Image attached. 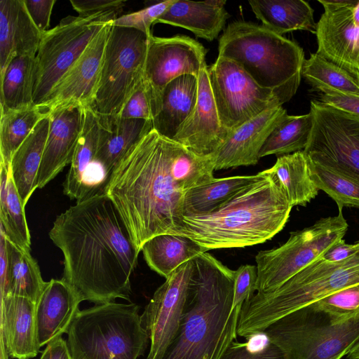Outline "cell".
<instances>
[{"instance_id": "cell-1", "label": "cell", "mask_w": 359, "mask_h": 359, "mask_svg": "<svg viewBox=\"0 0 359 359\" xmlns=\"http://www.w3.org/2000/svg\"><path fill=\"white\" fill-rule=\"evenodd\" d=\"M62 252V280L81 301L129 300L140 250L111 198L98 193L60 214L49 231Z\"/></svg>"}, {"instance_id": "cell-2", "label": "cell", "mask_w": 359, "mask_h": 359, "mask_svg": "<svg viewBox=\"0 0 359 359\" xmlns=\"http://www.w3.org/2000/svg\"><path fill=\"white\" fill-rule=\"evenodd\" d=\"M176 144L152 129L126 153L104 187L140 251L151 238L171 233L182 220L185 193L171 172Z\"/></svg>"}, {"instance_id": "cell-3", "label": "cell", "mask_w": 359, "mask_h": 359, "mask_svg": "<svg viewBox=\"0 0 359 359\" xmlns=\"http://www.w3.org/2000/svg\"><path fill=\"white\" fill-rule=\"evenodd\" d=\"M192 260L180 327L161 359H219L236 339L241 309L233 307L234 271L207 252Z\"/></svg>"}, {"instance_id": "cell-4", "label": "cell", "mask_w": 359, "mask_h": 359, "mask_svg": "<svg viewBox=\"0 0 359 359\" xmlns=\"http://www.w3.org/2000/svg\"><path fill=\"white\" fill-rule=\"evenodd\" d=\"M216 211L184 214L171 232L189 238L208 250L244 248L266 242L287 223L292 206L264 170Z\"/></svg>"}, {"instance_id": "cell-5", "label": "cell", "mask_w": 359, "mask_h": 359, "mask_svg": "<svg viewBox=\"0 0 359 359\" xmlns=\"http://www.w3.org/2000/svg\"><path fill=\"white\" fill-rule=\"evenodd\" d=\"M218 57L233 61L259 86L272 90L282 104L295 95L305 60L294 41L262 25L235 21L219 41Z\"/></svg>"}, {"instance_id": "cell-6", "label": "cell", "mask_w": 359, "mask_h": 359, "mask_svg": "<svg viewBox=\"0 0 359 359\" xmlns=\"http://www.w3.org/2000/svg\"><path fill=\"white\" fill-rule=\"evenodd\" d=\"M359 283V250L340 262L319 258L276 290L257 292L242 306L237 334L262 332L280 318L346 287Z\"/></svg>"}, {"instance_id": "cell-7", "label": "cell", "mask_w": 359, "mask_h": 359, "mask_svg": "<svg viewBox=\"0 0 359 359\" xmlns=\"http://www.w3.org/2000/svg\"><path fill=\"white\" fill-rule=\"evenodd\" d=\"M140 307L114 302L79 311L67 334L72 359H137L149 339Z\"/></svg>"}, {"instance_id": "cell-8", "label": "cell", "mask_w": 359, "mask_h": 359, "mask_svg": "<svg viewBox=\"0 0 359 359\" xmlns=\"http://www.w3.org/2000/svg\"><path fill=\"white\" fill-rule=\"evenodd\" d=\"M262 332L289 359H341L359 341V313L334 322L306 306L274 321Z\"/></svg>"}, {"instance_id": "cell-9", "label": "cell", "mask_w": 359, "mask_h": 359, "mask_svg": "<svg viewBox=\"0 0 359 359\" xmlns=\"http://www.w3.org/2000/svg\"><path fill=\"white\" fill-rule=\"evenodd\" d=\"M149 36L111 26L91 107L101 118L118 116L143 79Z\"/></svg>"}, {"instance_id": "cell-10", "label": "cell", "mask_w": 359, "mask_h": 359, "mask_svg": "<svg viewBox=\"0 0 359 359\" xmlns=\"http://www.w3.org/2000/svg\"><path fill=\"white\" fill-rule=\"evenodd\" d=\"M348 224L342 209L337 215L322 218L312 226L291 232L278 248L261 250L255 257L257 292H271L286 282L343 239Z\"/></svg>"}, {"instance_id": "cell-11", "label": "cell", "mask_w": 359, "mask_h": 359, "mask_svg": "<svg viewBox=\"0 0 359 359\" xmlns=\"http://www.w3.org/2000/svg\"><path fill=\"white\" fill-rule=\"evenodd\" d=\"M119 14L108 11L86 16L69 15L43 34L36 55L34 104L44 102L54 86L94 37Z\"/></svg>"}, {"instance_id": "cell-12", "label": "cell", "mask_w": 359, "mask_h": 359, "mask_svg": "<svg viewBox=\"0 0 359 359\" xmlns=\"http://www.w3.org/2000/svg\"><path fill=\"white\" fill-rule=\"evenodd\" d=\"M208 72L220 121L229 132L271 107L283 105L272 90L259 86L231 60L217 57Z\"/></svg>"}, {"instance_id": "cell-13", "label": "cell", "mask_w": 359, "mask_h": 359, "mask_svg": "<svg viewBox=\"0 0 359 359\" xmlns=\"http://www.w3.org/2000/svg\"><path fill=\"white\" fill-rule=\"evenodd\" d=\"M206 52L201 43L189 36L149 37L143 83L154 118L161 110L167 84L184 74L198 77L207 66Z\"/></svg>"}, {"instance_id": "cell-14", "label": "cell", "mask_w": 359, "mask_h": 359, "mask_svg": "<svg viewBox=\"0 0 359 359\" xmlns=\"http://www.w3.org/2000/svg\"><path fill=\"white\" fill-rule=\"evenodd\" d=\"M313 127L304 151L309 159L359 182V140L337 109L311 101Z\"/></svg>"}, {"instance_id": "cell-15", "label": "cell", "mask_w": 359, "mask_h": 359, "mask_svg": "<svg viewBox=\"0 0 359 359\" xmlns=\"http://www.w3.org/2000/svg\"><path fill=\"white\" fill-rule=\"evenodd\" d=\"M192 259L180 266L165 278L141 316L151 342L147 359H161L177 332L193 272Z\"/></svg>"}, {"instance_id": "cell-16", "label": "cell", "mask_w": 359, "mask_h": 359, "mask_svg": "<svg viewBox=\"0 0 359 359\" xmlns=\"http://www.w3.org/2000/svg\"><path fill=\"white\" fill-rule=\"evenodd\" d=\"M112 22L107 23L98 32L39 105L49 112L71 105L84 108L93 106Z\"/></svg>"}, {"instance_id": "cell-17", "label": "cell", "mask_w": 359, "mask_h": 359, "mask_svg": "<svg viewBox=\"0 0 359 359\" xmlns=\"http://www.w3.org/2000/svg\"><path fill=\"white\" fill-rule=\"evenodd\" d=\"M324 13L316 23V53L350 74L359 84L357 42L359 29L353 24L352 13L358 1L344 7H335L318 1Z\"/></svg>"}, {"instance_id": "cell-18", "label": "cell", "mask_w": 359, "mask_h": 359, "mask_svg": "<svg viewBox=\"0 0 359 359\" xmlns=\"http://www.w3.org/2000/svg\"><path fill=\"white\" fill-rule=\"evenodd\" d=\"M230 133L220 121L206 66L198 76V97L194 109L172 140L200 156H210Z\"/></svg>"}, {"instance_id": "cell-19", "label": "cell", "mask_w": 359, "mask_h": 359, "mask_svg": "<svg viewBox=\"0 0 359 359\" xmlns=\"http://www.w3.org/2000/svg\"><path fill=\"white\" fill-rule=\"evenodd\" d=\"M50 127L36 178L42 189L71 164L82 130L84 107L71 105L49 112Z\"/></svg>"}, {"instance_id": "cell-20", "label": "cell", "mask_w": 359, "mask_h": 359, "mask_svg": "<svg viewBox=\"0 0 359 359\" xmlns=\"http://www.w3.org/2000/svg\"><path fill=\"white\" fill-rule=\"evenodd\" d=\"M288 114L282 106L271 107L233 130L212 156L215 170L256 165L266 139Z\"/></svg>"}, {"instance_id": "cell-21", "label": "cell", "mask_w": 359, "mask_h": 359, "mask_svg": "<svg viewBox=\"0 0 359 359\" xmlns=\"http://www.w3.org/2000/svg\"><path fill=\"white\" fill-rule=\"evenodd\" d=\"M82 301L64 280L51 279L36 304V325L41 347L67 333Z\"/></svg>"}, {"instance_id": "cell-22", "label": "cell", "mask_w": 359, "mask_h": 359, "mask_svg": "<svg viewBox=\"0 0 359 359\" xmlns=\"http://www.w3.org/2000/svg\"><path fill=\"white\" fill-rule=\"evenodd\" d=\"M36 304L28 298L13 294L1 299V341L13 358L30 359L39 353Z\"/></svg>"}, {"instance_id": "cell-23", "label": "cell", "mask_w": 359, "mask_h": 359, "mask_svg": "<svg viewBox=\"0 0 359 359\" xmlns=\"http://www.w3.org/2000/svg\"><path fill=\"white\" fill-rule=\"evenodd\" d=\"M42 35L31 19L24 0H1L0 76L15 57L36 55Z\"/></svg>"}, {"instance_id": "cell-24", "label": "cell", "mask_w": 359, "mask_h": 359, "mask_svg": "<svg viewBox=\"0 0 359 359\" xmlns=\"http://www.w3.org/2000/svg\"><path fill=\"white\" fill-rule=\"evenodd\" d=\"M99 118V147L94 164H99L104 174V189L114 168L130 149L153 129V123L152 121L120 116Z\"/></svg>"}, {"instance_id": "cell-25", "label": "cell", "mask_w": 359, "mask_h": 359, "mask_svg": "<svg viewBox=\"0 0 359 359\" xmlns=\"http://www.w3.org/2000/svg\"><path fill=\"white\" fill-rule=\"evenodd\" d=\"M226 1H191L175 0L156 23L180 27L208 41L215 39L224 27L229 14Z\"/></svg>"}, {"instance_id": "cell-26", "label": "cell", "mask_w": 359, "mask_h": 359, "mask_svg": "<svg viewBox=\"0 0 359 359\" xmlns=\"http://www.w3.org/2000/svg\"><path fill=\"white\" fill-rule=\"evenodd\" d=\"M197 97L198 77L184 74L172 80L163 90L161 110L152 120L153 129L172 140L194 110Z\"/></svg>"}, {"instance_id": "cell-27", "label": "cell", "mask_w": 359, "mask_h": 359, "mask_svg": "<svg viewBox=\"0 0 359 359\" xmlns=\"http://www.w3.org/2000/svg\"><path fill=\"white\" fill-rule=\"evenodd\" d=\"M100 123L91 107L84 108V121L78 144L63 183V193L79 201L87 191V183L99 147Z\"/></svg>"}, {"instance_id": "cell-28", "label": "cell", "mask_w": 359, "mask_h": 359, "mask_svg": "<svg viewBox=\"0 0 359 359\" xmlns=\"http://www.w3.org/2000/svg\"><path fill=\"white\" fill-rule=\"evenodd\" d=\"M50 114L41 120L13 156L10 171L24 206L37 189L36 178L50 127Z\"/></svg>"}, {"instance_id": "cell-29", "label": "cell", "mask_w": 359, "mask_h": 359, "mask_svg": "<svg viewBox=\"0 0 359 359\" xmlns=\"http://www.w3.org/2000/svg\"><path fill=\"white\" fill-rule=\"evenodd\" d=\"M255 17L262 26L271 32L283 34L306 30L313 34L316 23L314 11L303 0H250L248 1Z\"/></svg>"}, {"instance_id": "cell-30", "label": "cell", "mask_w": 359, "mask_h": 359, "mask_svg": "<svg viewBox=\"0 0 359 359\" xmlns=\"http://www.w3.org/2000/svg\"><path fill=\"white\" fill-rule=\"evenodd\" d=\"M264 171L292 207L305 206L318 195L319 189L311 178L309 158L304 151L279 156L275 164Z\"/></svg>"}, {"instance_id": "cell-31", "label": "cell", "mask_w": 359, "mask_h": 359, "mask_svg": "<svg viewBox=\"0 0 359 359\" xmlns=\"http://www.w3.org/2000/svg\"><path fill=\"white\" fill-rule=\"evenodd\" d=\"M141 251L149 268L167 278L180 266L208 250L185 236L163 233L147 241Z\"/></svg>"}, {"instance_id": "cell-32", "label": "cell", "mask_w": 359, "mask_h": 359, "mask_svg": "<svg viewBox=\"0 0 359 359\" xmlns=\"http://www.w3.org/2000/svg\"><path fill=\"white\" fill-rule=\"evenodd\" d=\"M259 176L258 172L255 175L214 178L189 189L184 195V214L205 215L216 211Z\"/></svg>"}, {"instance_id": "cell-33", "label": "cell", "mask_w": 359, "mask_h": 359, "mask_svg": "<svg viewBox=\"0 0 359 359\" xmlns=\"http://www.w3.org/2000/svg\"><path fill=\"white\" fill-rule=\"evenodd\" d=\"M0 228L6 238L19 248L30 251L31 238L25 206L10 168L0 164Z\"/></svg>"}, {"instance_id": "cell-34", "label": "cell", "mask_w": 359, "mask_h": 359, "mask_svg": "<svg viewBox=\"0 0 359 359\" xmlns=\"http://www.w3.org/2000/svg\"><path fill=\"white\" fill-rule=\"evenodd\" d=\"M48 115L49 111L41 105L33 104L19 109L1 107L0 164L10 168L15 152L38 123Z\"/></svg>"}, {"instance_id": "cell-35", "label": "cell", "mask_w": 359, "mask_h": 359, "mask_svg": "<svg viewBox=\"0 0 359 359\" xmlns=\"http://www.w3.org/2000/svg\"><path fill=\"white\" fill-rule=\"evenodd\" d=\"M36 74V55L13 59L0 76L1 107L19 109L34 104Z\"/></svg>"}, {"instance_id": "cell-36", "label": "cell", "mask_w": 359, "mask_h": 359, "mask_svg": "<svg viewBox=\"0 0 359 359\" xmlns=\"http://www.w3.org/2000/svg\"><path fill=\"white\" fill-rule=\"evenodd\" d=\"M6 241L8 258L6 295L24 297L36 304L47 282L43 280L39 264L30 251L19 248L7 238Z\"/></svg>"}, {"instance_id": "cell-37", "label": "cell", "mask_w": 359, "mask_h": 359, "mask_svg": "<svg viewBox=\"0 0 359 359\" xmlns=\"http://www.w3.org/2000/svg\"><path fill=\"white\" fill-rule=\"evenodd\" d=\"M312 127L311 111L299 116L287 115L266 139L260 150L259 158L271 154L283 156L304 151L309 142Z\"/></svg>"}, {"instance_id": "cell-38", "label": "cell", "mask_w": 359, "mask_h": 359, "mask_svg": "<svg viewBox=\"0 0 359 359\" xmlns=\"http://www.w3.org/2000/svg\"><path fill=\"white\" fill-rule=\"evenodd\" d=\"M302 76L315 91L329 88L359 95V84L346 70L318 55L316 52L305 59Z\"/></svg>"}, {"instance_id": "cell-39", "label": "cell", "mask_w": 359, "mask_h": 359, "mask_svg": "<svg viewBox=\"0 0 359 359\" xmlns=\"http://www.w3.org/2000/svg\"><path fill=\"white\" fill-rule=\"evenodd\" d=\"M309 158V157H308ZM311 176L319 190L325 191L337 203L344 207L359 208V182L309 158Z\"/></svg>"}, {"instance_id": "cell-40", "label": "cell", "mask_w": 359, "mask_h": 359, "mask_svg": "<svg viewBox=\"0 0 359 359\" xmlns=\"http://www.w3.org/2000/svg\"><path fill=\"white\" fill-rule=\"evenodd\" d=\"M246 339L247 342L233 341L219 359H289L287 353L264 332Z\"/></svg>"}, {"instance_id": "cell-41", "label": "cell", "mask_w": 359, "mask_h": 359, "mask_svg": "<svg viewBox=\"0 0 359 359\" xmlns=\"http://www.w3.org/2000/svg\"><path fill=\"white\" fill-rule=\"evenodd\" d=\"M308 306L325 313L334 322L348 319L359 313V283L330 294Z\"/></svg>"}, {"instance_id": "cell-42", "label": "cell", "mask_w": 359, "mask_h": 359, "mask_svg": "<svg viewBox=\"0 0 359 359\" xmlns=\"http://www.w3.org/2000/svg\"><path fill=\"white\" fill-rule=\"evenodd\" d=\"M175 1L167 0L158 2L140 11L118 17L113 26L132 28L145 34L150 37L152 34L151 27L158 18Z\"/></svg>"}, {"instance_id": "cell-43", "label": "cell", "mask_w": 359, "mask_h": 359, "mask_svg": "<svg viewBox=\"0 0 359 359\" xmlns=\"http://www.w3.org/2000/svg\"><path fill=\"white\" fill-rule=\"evenodd\" d=\"M257 283V266L245 264L234 271L233 307L241 308L254 295Z\"/></svg>"}, {"instance_id": "cell-44", "label": "cell", "mask_w": 359, "mask_h": 359, "mask_svg": "<svg viewBox=\"0 0 359 359\" xmlns=\"http://www.w3.org/2000/svg\"><path fill=\"white\" fill-rule=\"evenodd\" d=\"M118 116L126 118L153 120L154 115L151 103L143 79Z\"/></svg>"}, {"instance_id": "cell-45", "label": "cell", "mask_w": 359, "mask_h": 359, "mask_svg": "<svg viewBox=\"0 0 359 359\" xmlns=\"http://www.w3.org/2000/svg\"><path fill=\"white\" fill-rule=\"evenodd\" d=\"M318 92L319 102L359 118V95L346 94L329 88H323Z\"/></svg>"}, {"instance_id": "cell-46", "label": "cell", "mask_w": 359, "mask_h": 359, "mask_svg": "<svg viewBox=\"0 0 359 359\" xmlns=\"http://www.w3.org/2000/svg\"><path fill=\"white\" fill-rule=\"evenodd\" d=\"M123 0H71L72 8L79 15H91L100 13L116 11L121 13L125 6Z\"/></svg>"}, {"instance_id": "cell-47", "label": "cell", "mask_w": 359, "mask_h": 359, "mask_svg": "<svg viewBox=\"0 0 359 359\" xmlns=\"http://www.w3.org/2000/svg\"><path fill=\"white\" fill-rule=\"evenodd\" d=\"M24 1L27 12L38 29L42 34L47 32L55 0Z\"/></svg>"}, {"instance_id": "cell-48", "label": "cell", "mask_w": 359, "mask_h": 359, "mask_svg": "<svg viewBox=\"0 0 359 359\" xmlns=\"http://www.w3.org/2000/svg\"><path fill=\"white\" fill-rule=\"evenodd\" d=\"M358 250L359 241L347 244L342 239L332 246L321 258L329 262H340L349 258Z\"/></svg>"}, {"instance_id": "cell-49", "label": "cell", "mask_w": 359, "mask_h": 359, "mask_svg": "<svg viewBox=\"0 0 359 359\" xmlns=\"http://www.w3.org/2000/svg\"><path fill=\"white\" fill-rule=\"evenodd\" d=\"M8 258L6 237L0 228V289L1 299L6 295L8 287Z\"/></svg>"}, {"instance_id": "cell-50", "label": "cell", "mask_w": 359, "mask_h": 359, "mask_svg": "<svg viewBox=\"0 0 359 359\" xmlns=\"http://www.w3.org/2000/svg\"><path fill=\"white\" fill-rule=\"evenodd\" d=\"M40 359H72L66 341L60 337L46 345Z\"/></svg>"}, {"instance_id": "cell-51", "label": "cell", "mask_w": 359, "mask_h": 359, "mask_svg": "<svg viewBox=\"0 0 359 359\" xmlns=\"http://www.w3.org/2000/svg\"><path fill=\"white\" fill-rule=\"evenodd\" d=\"M337 111L349 131L359 140V118L338 109Z\"/></svg>"}, {"instance_id": "cell-52", "label": "cell", "mask_w": 359, "mask_h": 359, "mask_svg": "<svg viewBox=\"0 0 359 359\" xmlns=\"http://www.w3.org/2000/svg\"><path fill=\"white\" fill-rule=\"evenodd\" d=\"M352 18L355 27L359 29V0L353 8Z\"/></svg>"}, {"instance_id": "cell-53", "label": "cell", "mask_w": 359, "mask_h": 359, "mask_svg": "<svg viewBox=\"0 0 359 359\" xmlns=\"http://www.w3.org/2000/svg\"><path fill=\"white\" fill-rule=\"evenodd\" d=\"M346 355L348 359H359V341L353 346Z\"/></svg>"}]
</instances>
